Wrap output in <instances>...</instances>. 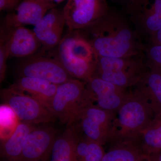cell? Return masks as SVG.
Here are the masks:
<instances>
[{
  "label": "cell",
  "instance_id": "6da1fadb",
  "mask_svg": "<svg viewBox=\"0 0 161 161\" xmlns=\"http://www.w3.org/2000/svg\"><path fill=\"white\" fill-rule=\"evenodd\" d=\"M98 57L126 58L144 55L146 45L129 19L110 9L105 15L78 30Z\"/></svg>",
  "mask_w": 161,
  "mask_h": 161
},
{
  "label": "cell",
  "instance_id": "7a4b0ae2",
  "mask_svg": "<svg viewBox=\"0 0 161 161\" xmlns=\"http://www.w3.org/2000/svg\"><path fill=\"white\" fill-rule=\"evenodd\" d=\"M155 117L145 98L136 90L129 95L115 112L110 143L138 140L142 132Z\"/></svg>",
  "mask_w": 161,
  "mask_h": 161
},
{
  "label": "cell",
  "instance_id": "3957f363",
  "mask_svg": "<svg viewBox=\"0 0 161 161\" xmlns=\"http://www.w3.org/2000/svg\"><path fill=\"white\" fill-rule=\"evenodd\" d=\"M56 58L72 78L86 81L95 73L98 56L78 31H69L58 46Z\"/></svg>",
  "mask_w": 161,
  "mask_h": 161
},
{
  "label": "cell",
  "instance_id": "277c9868",
  "mask_svg": "<svg viewBox=\"0 0 161 161\" xmlns=\"http://www.w3.org/2000/svg\"><path fill=\"white\" fill-rule=\"evenodd\" d=\"M148 69L144 55L126 58L98 57L93 76L128 89L135 86Z\"/></svg>",
  "mask_w": 161,
  "mask_h": 161
},
{
  "label": "cell",
  "instance_id": "5b68a950",
  "mask_svg": "<svg viewBox=\"0 0 161 161\" xmlns=\"http://www.w3.org/2000/svg\"><path fill=\"white\" fill-rule=\"evenodd\" d=\"M115 113L102 109L93 105L81 107L70 125L91 142L103 146L111 141Z\"/></svg>",
  "mask_w": 161,
  "mask_h": 161
},
{
  "label": "cell",
  "instance_id": "8992f818",
  "mask_svg": "<svg viewBox=\"0 0 161 161\" xmlns=\"http://www.w3.org/2000/svg\"><path fill=\"white\" fill-rule=\"evenodd\" d=\"M86 81L72 78L58 85L49 110L62 124L69 125L83 103Z\"/></svg>",
  "mask_w": 161,
  "mask_h": 161
},
{
  "label": "cell",
  "instance_id": "52a82bcc",
  "mask_svg": "<svg viewBox=\"0 0 161 161\" xmlns=\"http://www.w3.org/2000/svg\"><path fill=\"white\" fill-rule=\"evenodd\" d=\"M1 97L20 121L33 125L45 124L54 121L56 118L52 112L37 100L9 87L1 90Z\"/></svg>",
  "mask_w": 161,
  "mask_h": 161
},
{
  "label": "cell",
  "instance_id": "ba28073f",
  "mask_svg": "<svg viewBox=\"0 0 161 161\" xmlns=\"http://www.w3.org/2000/svg\"><path fill=\"white\" fill-rule=\"evenodd\" d=\"M129 92L127 89L93 76L86 81L84 102L115 113L126 98Z\"/></svg>",
  "mask_w": 161,
  "mask_h": 161
},
{
  "label": "cell",
  "instance_id": "9c48e42d",
  "mask_svg": "<svg viewBox=\"0 0 161 161\" xmlns=\"http://www.w3.org/2000/svg\"><path fill=\"white\" fill-rule=\"evenodd\" d=\"M106 0H68L63 12L69 31L92 25L108 12Z\"/></svg>",
  "mask_w": 161,
  "mask_h": 161
},
{
  "label": "cell",
  "instance_id": "30bf717a",
  "mask_svg": "<svg viewBox=\"0 0 161 161\" xmlns=\"http://www.w3.org/2000/svg\"><path fill=\"white\" fill-rule=\"evenodd\" d=\"M125 10L141 37L148 39L161 29V0H131Z\"/></svg>",
  "mask_w": 161,
  "mask_h": 161
},
{
  "label": "cell",
  "instance_id": "8fae6325",
  "mask_svg": "<svg viewBox=\"0 0 161 161\" xmlns=\"http://www.w3.org/2000/svg\"><path fill=\"white\" fill-rule=\"evenodd\" d=\"M20 77H31L60 85L72 78L57 58L35 54L20 63L17 69Z\"/></svg>",
  "mask_w": 161,
  "mask_h": 161
},
{
  "label": "cell",
  "instance_id": "7c38bea8",
  "mask_svg": "<svg viewBox=\"0 0 161 161\" xmlns=\"http://www.w3.org/2000/svg\"><path fill=\"white\" fill-rule=\"evenodd\" d=\"M66 24L63 10L55 8L47 12L34 27L33 31L42 45L37 54H45L47 51L58 47L62 39Z\"/></svg>",
  "mask_w": 161,
  "mask_h": 161
},
{
  "label": "cell",
  "instance_id": "4fadbf2b",
  "mask_svg": "<svg viewBox=\"0 0 161 161\" xmlns=\"http://www.w3.org/2000/svg\"><path fill=\"white\" fill-rule=\"evenodd\" d=\"M6 43L9 58H23L36 54L42 47L33 31L24 26L1 27V38Z\"/></svg>",
  "mask_w": 161,
  "mask_h": 161
},
{
  "label": "cell",
  "instance_id": "5bb4252c",
  "mask_svg": "<svg viewBox=\"0 0 161 161\" xmlns=\"http://www.w3.org/2000/svg\"><path fill=\"white\" fill-rule=\"evenodd\" d=\"M56 134L51 126L35 127L25 140L20 161H48Z\"/></svg>",
  "mask_w": 161,
  "mask_h": 161
},
{
  "label": "cell",
  "instance_id": "9a60e30c",
  "mask_svg": "<svg viewBox=\"0 0 161 161\" xmlns=\"http://www.w3.org/2000/svg\"><path fill=\"white\" fill-rule=\"evenodd\" d=\"M56 6L43 0H23L13 11L7 13L1 26L11 28L26 25L35 26Z\"/></svg>",
  "mask_w": 161,
  "mask_h": 161
},
{
  "label": "cell",
  "instance_id": "2e32d148",
  "mask_svg": "<svg viewBox=\"0 0 161 161\" xmlns=\"http://www.w3.org/2000/svg\"><path fill=\"white\" fill-rule=\"evenodd\" d=\"M58 85L40 78L20 77L9 87L35 98L49 110Z\"/></svg>",
  "mask_w": 161,
  "mask_h": 161
},
{
  "label": "cell",
  "instance_id": "e0dca14e",
  "mask_svg": "<svg viewBox=\"0 0 161 161\" xmlns=\"http://www.w3.org/2000/svg\"><path fill=\"white\" fill-rule=\"evenodd\" d=\"M134 87L149 105L155 117L161 115V74L148 69Z\"/></svg>",
  "mask_w": 161,
  "mask_h": 161
},
{
  "label": "cell",
  "instance_id": "ac0fdd59",
  "mask_svg": "<svg viewBox=\"0 0 161 161\" xmlns=\"http://www.w3.org/2000/svg\"><path fill=\"white\" fill-rule=\"evenodd\" d=\"M78 138L79 133L75 125L67 126L65 131L56 137L48 161H77Z\"/></svg>",
  "mask_w": 161,
  "mask_h": 161
},
{
  "label": "cell",
  "instance_id": "d6986e66",
  "mask_svg": "<svg viewBox=\"0 0 161 161\" xmlns=\"http://www.w3.org/2000/svg\"><path fill=\"white\" fill-rule=\"evenodd\" d=\"M33 125L20 121L13 133L6 140L1 142V155L3 161H20L25 140L36 127Z\"/></svg>",
  "mask_w": 161,
  "mask_h": 161
},
{
  "label": "cell",
  "instance_id": "ffe728a7",
  "mask_svg": "<svg viewBox=\"0 0 161 161\" xmlns=\"http://www.w3.org/2000/svg\"><path fill=\"white\" fill-rule=\"evenodd\" d=\"M112 147L102 161H137L145 153L138 140L118 141L110 143Z\"/></svg>",
  "mask_w": 161,
  "mask_h": 161
},
{
  "label": "cell",
  "instance_id": "44dd1931",
  "mask_svg": "<svg viewBox=\"0 0 161 161\" xmlns=\"http://www.w3.org/2000/svg\"><path fill=\"white\" fill-rule=\"evenodd\" d=\"M139 140L146 155L161 150V115L151 121L141 133Z\"/></svg>",
  "mask_w": 161,
  "mask_h": 161
},
{
  "label": "cell",
  "instance_id": "7402d4cb",
  "mask_svg": "<svg viewBox=\"0 0 161 161\" xmlns=\"http://www.w3.org/2000/svg\"><path fill=\"white\" fill-rule=\"evenodd\" d=\"M1 140H6L14 132L20 121L12 109L6 104L1 105Z\"/></svg>",
  "mask_w": 161,
  "mask_h": 161
},
{
  "label": "cell",
  "instance_id": "603a6c76",
  "mask_svg": "<svg viewBox=\"0 0 161 161\" xmlns=\"http://www.w3.org/2000/svg\"><path fill=\"white\" fill-rule=\"evenodd\" d=\"M144 55L148 69L161 74V45L149 43L146 45Z\"/></svg>",
  "mask_w": 161,
  "mask_h": 161
},
{
  "label": "cell",
  "instance_id": "cb8c5ba5",
  "mask_svg": "<svg viewBox=\"0 0 161 161\" xmlns=\"http://www.w3.org/2000/svg\"><path fill=\"white\" fill-rule=\"evenodd\" d=\"M105 153L103 146L89 141L86 154L82 161H102Z\"/></svg>",
  "mask_w": 161,
  "mask_h": 161
},
{
  "label": "cell",
  "instance_id": "d4e9b609",
  "mask_svg": "<svg viewBox=\"0 0 161 161\" xmlns=\"http://www.w3.org/2000/svg\"><path fill=\"white\" fill-rule=\"evenodd\" d=\"M9 58L8 49L5 42L0 39V81L3 82L6 77L7 60Z\"/></svg>",
  "mask_w": 161,
  "mask_h": 161
},
{
  "label": "cell",
  "instance_id": "484cf974",
  "mask_svg": "<svg viewBox=\"0 0 161 161\" xmlns=\"http://www.w3.org/2000/svg\"><path fill=\"white\" fill-rule=\"evenodd\" d=\"M23 0H0V10L7 13L15 9Z\"/></svg>",
  "mask_w": 161,
  "mask_h": 161
},
{
  "label": "cell",
  "instance_id": "4316f807",
  "mask_svg": "<svg viewBox=\"0 0 161 161\" xmlns=\"http://www.w3.org/2000/svg\"><path fill=\"white\" fill-rule=\"evenodd\" d=\"M148 39L150 44L161 45V29Z\"/></svg>",
  "mask_w": 161,
  "mask_h": 161
},
{
  "label": "cell",
  "instance_id": "83f0119b",
  "mask_svg": "<svg viewBox=\"0 0 161 161\" xmlns=\"http://www.w3.org/2000/svg\"><path fill=\"white\" fill-rule=\"evenodd\" d=\"M149 161H161V150L148 155Z\"/></svg>",
  "mask_w": 161,
  "mask_h": 161
},
{
  "label": "cell",
  "instance_id": "f1b7e54d",
  "mask_svg": "<svg viewBox=\"0 0 161 161\" xmlns=\"http://www.w3.org/2000/svg\"><path fill=\"white\" fill-rule=\"evenodd\" d=\"M43 1H47V2L54 3L55 5H57V4H60V3L64 2V0H43Z\"/></svg>",
  "mask_w": 161,
  "mask_h": 161
},
{
  "label": "cell",
  "instance_id": "f546056e",
  "mask_svg": "<svg viewBox=\"0 0 161 161\" xmlns=\"http://www.w3.org/2000/svg\"><path fill=\"white\" fill-rule=\"evenodd\" d=\"M149 161L148 160V155L145 154L140 158L138 161Z\"/></svg>",
  "mask_w": 161,
  "mask_h": 161
},
{
  "label": "cell",
  "instance_id": "4dcf8cb0",
  "mask_svg": "<svg viewBox=\"0 0 161 161\" xmlns=\"http://www.w3.org/2000/svg\"><path fill=\"white\" fill-rule=\"evenodd\" d=\"M121 1H125V2L126 3H129V2H130V1H131V0H121Z\"/></svg>",
  "mask_w": 161,
  "mask_h": 161
}]
</instances>
